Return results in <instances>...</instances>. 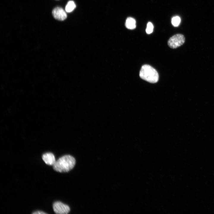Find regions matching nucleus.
Returning a JSON list of instances; mask_svg holds the SVG:
<instances>
[{
    "instance_id": "nucleus-5",
    "label": "nucleus",
    "mask_w": 214,
    "mask_h": 214,
    "mask_svg": "<svg viewBox=\"0 0 214 214\" xmlns=\"http://www.w3.org/2000/svg\"><path fill=\"white\" fill-rule=\"evenodd\" d=\"M52 13L54 17L59 20L63 21L67 17V15L65 11L60 7H56L54 9Z\"/></svg>"
},
{
    "instance_id": "nucleus-7",
    "label": "nucleus",
    "mask_w": 214,
    "mask_h": 214,
    "mask_svg": "<svg viewBox=\"0 0 214 214\" xmlns=\"http://www.w3.org/2000/svg\"><path fill=\"white\" fill-rule=\"evenodd\" d=\"M125 25L128 29H133L136 27V20L132 18L128 17L126 20Z\"/></svg>"
},
{
    "instance_id": "nucleus-2",
    "label": "nucleus",
    "mask_w": 214,
    "mask_h": 214,
    "mask_svg": "<svg viewBox=\"0 0 214 214\" xmlns=\"http://www.w3.org/2000/svg\"><path fill=\"white\" fill-rule=\"evenodd\" d=\"M139 76L143 80L152 83H156L159 78L158 74L156 70L147 64L142 66L139 72Z\"/></svg>"
},
{
    "instance_id": "nucleus-8",
    "label": "nucleus",
    "mask_w": 214,
    "mask_h": 214,
    "mask_svg": "<svg viewBox=\"0 0 214 214\" xmlns=\"http://www.w3.org/2000/svg\"><path fill=\"white\" fill-rule=\"evenodd\" d=\"M75 4L73 1H69L66 5L65 10L66 12H72L75 8Z\"/></svg>"
},
{
    "instance_id": "nucleus-9",
    "label": "nucleus",
    "mask_w": 214,
    "mask_h": 214,
    "mask_svg": "<svg viewBox=\"0 0 214 214\" xmlns=\"http://www.w3.org/2000/svg\"><path fill=\"white\" fill-rule=\"evenodd\" d=\"M181 19L178 16H175L173 17L171 21L172 25L175 27L178 26L180 23Z\"/></svg>"
},
{
    "instance_id": "nucleus-10",
    "label": "nucleus",
    "mask_w": 214,
    "mask_h": 214,
    "mask_svg": "<svg viewBox=\"0 0 214 214\" xmlns=\"http://www.w3.org/2000/svg\"><path fill=\"white\" fill-rule=\"evenodd\" d=\"M153 26L152 23L150 22H149L147 24V27L146 29V32L147 34L151 33L153 31Z\"/></svg>"
},
{
    "instance_id": "nucleus-6",
    "label": "nucleus",
    "mask_w": 214,
    "mask_h": 214,
    "mask_svg": "<svg viewBox=\"0 0 214 214\" xmlns=\"http://www.w3.org/2000/svg\"><path fill=\"white\" fill-rule=\"evenodd\" d=\"M42 158L45 163L49 165L53 166L56 161L54 155L51 152H46L43 154Z\"/></svg>"
},
{
    "instance_id": "nucleus-4",
    "label": "nucleus",
    "mask_w": 214,
    "mask_h": 214,
    "mask_svg": "<svg viewBox=\"0 0 214 214\" xmlns=\"http://www.w3.org/2000/svg\"><path fill=\"white\" fill-rule=\"evenodd\" d=\"M53 207L54 211L56 214H67L70 210L68 205L59 201L54 202L53 204Z\"/></svg>"
},
{
    "instance_id": "nucleus-11",
    "label": "nucleus",
    "mask_w": 214,
    "mask_h": 214,
    "mask_svg": "<svg viewBox=\"0 0 214 214\" xmlns=\"http://www.w3.org/2000/svg\"><path fill=\"white\" fill-rule=\"evenodd\" d=\"M33 214H46L47 213L41 211H37L33 212Z\"/></svg>"
},
{
    "instance_id": "nucleus-3",
    "label": "nucleus",
    "mask_w": 214,
    "mask_h": 214,
    "mask_svg": "<svg viewBox=\"0 0 214 214\" xmlns=\"http://www.w3.org/2000/svg\"><path fill=\"white\" fill-rule=\"evenodd\" d=\"M185 40V37L183 35L177 34L170 38L168 41V44L170 48H176L183 45Z\"/></svg>"
},
{
    "instance_id": "nucleus-1",
    "label": "nucleus",
    "mask_w": 214,
    "mask_h": 214,
    "mask_svg": "<svg viewBox=\"0 0 214 214\" xmlns=\"http://www.w3.org/2000/svg\"><path fill=\"white\" fill-rule=\"evenodd\" d=\"M75 164V158L69 155L63 156L58 159L53 165L55 171L60 172H67L71 170Z\"/></svg>"
}]
</instances>
